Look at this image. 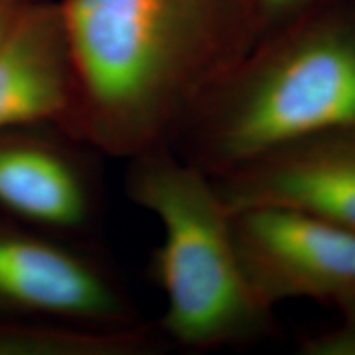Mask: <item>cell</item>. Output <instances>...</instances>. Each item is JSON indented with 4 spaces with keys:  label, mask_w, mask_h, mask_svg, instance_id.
Segmentation results:
<instances>
[{
    "label": "cell",
    "mask_w": 355,
    "mask_h": 355,
    "mask_svg": "<svg viewBox=\"0 0 355 355\" xmlns=\"http://www.w3.org/2000/svg\"><path fill=\"white\" fill-rule=\"evenodd\" d=\"M168 340L140 326H101L44 318H0V355H146Z\"/></svg>",
    "instance_id": "9c48e42d"
},
{
    "label": "cell",
    "mask_w": 355,
    "mask_h": 355,
    "mask_svg": "<svg viewBox=\"0 0 355 355\" xmlns=\"http://www.w3.org/2000/svg\"><path fill=\"white\" fill-rule=\"evenodd\" d=\"M38 128L0 132V212L38 230H81L94 212L86 168L64 141Z\"/></svg>",
    "instance_id": "ba28073f"
},
{
    "label": "cell",
    "mask_w": 355,
    "mask_h": 355,
    "mask_svg": "<svg viewBox=\"0 0 355 355\" xmlns=\"http://www.w3.org/2000/svg\"><path fill=\"white\" fill-rule=\"evenodd\" d=\"M313 0H254L260 32L266 28H282L304 15Z\"/></svg>",
    "instance_id": "8fae6325"
},
{
    "label": "cell",
    "mask_w": 355,
    "mask_h": 355,
    "mask_svg": "<svg viewBox=\"0 0 355 355\" xmlns=\"http://www.w3.org/2000/svg\"><path fill=\"white\" fill-rule=\"evenodd\" d=\"M32 0H0V46L6 42L13 26L19 21L21 12Z\"/></svg>",
    "instance_id": "7c38bea8"
},
{
    "label": "cell",
    "mask_w": 355,
    "mask_h": 355,
    "mask_svg": "<svg viewBox=\"0 0 355 355\" xmlns=\"http://www.w3.org/2000/svg\"><path fill=\"white\" fill-rule=\"evenodd\" d=\"M0 318L137 324L130 300L94 260L12 219L0 220Z\"/></svg>",
    "instance_id": "5b68a950"
},
{
    "label": "cell",
    "mask_w": 355,
    "mask_h": 355,
    "mask_svg": "<svg viewBox=\"0 0 355 355\" xmlns=\"http://www.w3.org/2000/svg\"><path fill=\"white\" fill-rule=\"evenodd\" d=\"M76 69L60 0H32L0 46V132L53 125L68 133Z\"/></svg>",
    "instance_id": "52a82bcc"
},
{
    "label": "cell",
    "mask_w": 355,
    "mask_h": 355,
    "mask_svg": "<svg viewBox=\"0 0 355 355\" xmlns=\"http://www.w3.org/2000/svg\"><path fill=\"white\" fill-rule=\"evenodd\" d=\"M232 216L242 272L265 306L313 300L337 308L355 300V232L286 207H248Z\"/></svg>",
    "instance_id": "277c9868"
},
{
    "label": "cell",
    "mask_w": 355,
    "mask_h": 355,
    "mask_svg": "<svg viewBox=\"0 0 355 355\" xmlns=\"http://www.w3.org/2000/svg\"><path fill=\"white\" fill-rule=\"evenodd\" d=\"M191 112L170 148L219 176L291 141L355 127V26L295 19Z\"/></svg>",
    "instance_id": "7a4b0ae2"
},
{
    "label": "cell",
    "mask_w": 355,
    "mask_h": 355,
    "mask_svg": "<svg viewBox=\"0 0 355 355\" xmlns=\"http://www.w3.org/2000/svg\"><path fill=\"white\" fill-rule=\"evenodd\" d=\"M212 181L229 212L286 207L355 232V127L278 146Z\"/></svg>",
    "instance_id": "8992f818"
},
{
    "label": "cell",
    "mask_w": 355,
    "mask_h": 355,
    "mask_svg": "<svg viewBox=\"0 0 355 355\" xmlns=\"http://www.w3.org/2000/svg\"><path fill=\"white\" fill-rule=\"evenodd\" d=\"M76 102L68 135L110 157L170 146L257 46L254 0H60Z\"/></svg>",
    "instance_id": "6da1fadb"
},
{
    "label": "cell",
    "mask_w": 355,
    "mask_h": 355,
    "mask_svg": "<svg viewBox=\"0 0 355 355\" xmlns=\"http://www.w3.org/2000/svg\"><path fill=\"white\" fill-rule=\"evenodd\" d=\"M340 309V321L331 329L308 336L301 340L303 355H355V300Z\"/></svg>",
    "instance_id": "30bf717a"
},
{
    "label": "cell",
    "mask_w": 355,
    "mask_h": 355,
    "mask_svg": "<svg viewBox=\"0 0 355 355\" xmlns=\"http://www.w3.org/2000/svg\"><path fill=\"white\" fill-rule=\"evenodd\" d=\"M127 194L155 216L163 241L152 259L166 298L158 329L181 347L219 349L268 334L272 311L247 283L232 216L214 181L170 146L130 158Z\"/></svg>",
    "instance_id": "3957f363"
}]
</instances>
